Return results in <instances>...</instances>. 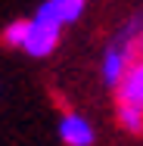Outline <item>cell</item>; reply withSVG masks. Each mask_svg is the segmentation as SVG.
<instances>
[{
    "label": "cell",
    "mask_w": 143,
    "mask_h": 146,
    "mask_svg": "<svg viewBox=\"0 0 143 146\" xmlns=\"http://www.w3.org/2000/svg\"><path fill=\"white\" fill-rule=\"evenodd\" d=\"M87 3L84 0H44L41 6H37V13H34V19H41V22H47V25H53V28H65V25H72V22H78L81 16H84Z\"/></svg>",
    "instance_id": "1"
},
{
    "label": "cell",
    "mask_w": 143,
    "mask_h": 146,
    "mask_svg": "<svg viewBox=\"0 0 143 146\" xmlns=\"http://www.w3.org/2000/svg\"><path fill=\"white\" fill-rule=\"evenodd\" d=\"M56 47H59V28L41 22V19H31L28 37H25V47H22V50H25L31 59H44V56H50Z\"/></svg>",
    "instance_id": "2"
},
{
    "label": "cell",
    "mask_w": 143,
    "mask_h": 146,
    "mask_svg": "<svg viewBox=\"0 0 143 146\" xmlns=\"http://www.w3.org/2000/svg\"><path fill=\"white\" fill-rule=\"evenodd\" d=\"M59 140L65 146H93L96 143V131L81 112H65L59 118Z\"/></svg>",
    "instance_id": "3"
},
{
    "label": "cell",
    "mask_w": 143,
    "mask_h": 146,
    "mask_svg": "<svg viewBox=\"0 0 143 146\" xmlns=\"http://www.w3.org/2000/svg\"><path fill=\"white\" fill-rule=\"evenodd\" d=\"M118 93V103H131V106H143V56L131 65V72L124 75Z\"/></svg>",
    "instance_id": "4"
},
{
    "label": "cell",
    "mask_w": 143,
    "mask_h": 146,
    "mask_svg": "<svg viewBox=\"0 0 143 146\" xmlns=\"http://www.w3.org/2000/svg\"><path fill=\"white\" fill-rule=\"evenodd\" d=\"M118 127L128 134H143V106H131V103H118Z\"/></svg>",
    "instance_id": "5"
},
{
    "label": "cell",
    "mask_w": 143,
    "mask_h": 146,
    "mask_svg": "<svg viewBox=\"0 0 143 146\" xmlns=\"http://www.w3.org/2000/svg\"><path fill=\"white\" fill-rule=\"evenodd\" d=\"M28 25L31 19H16L3 28V44L6 47H25V37H28Z\"/></svg>",
    "instance_id": "6"
}]
</instances>
